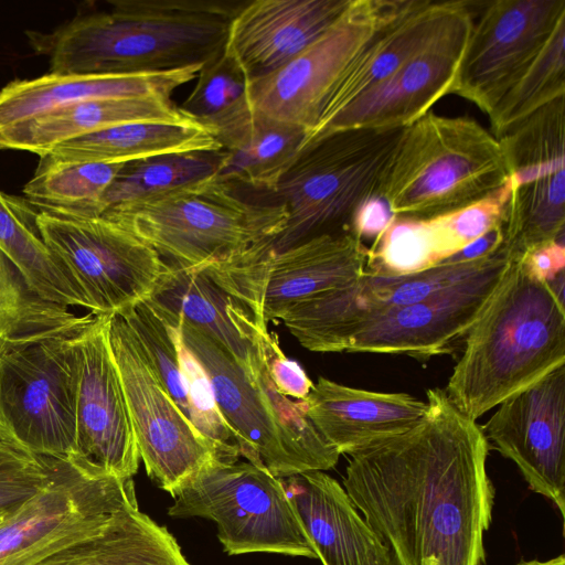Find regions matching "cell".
I'll list each match as a JSON object with an SVG mask.
<instances>
[{"mask_svg":"<svg viewBox=\"0 0 565 565\" xmlns=\"http://www.w3.org/2000/svg\"><path fill=\"white\" fill-rule=\"evenodd\" d=\"M411 430L349 455L343 488L399 565H483L490 445L441 388Z\"/></svg>","mask_w":565,"mask_h":565,"instance_id":"6da1fadb","label":"cell"},{"mask_svg":"<svg viewBox=\"0 0 565 565\" xmlns=\"http://www.w3.org/2000/svg\"><path fill=\"white\" fill-rule=\"evenodd\" d=\"M246 1L111 0L52 32L26 31L56 75L160 73L204 65L225 47Z\"/></svg>","mask_w":565,"mask_h":565,"instance_id":"7a4b0ae2","label":"cell"},{"mask_svg":"<svg viewBox=\"0 0 565 565\" xmlns=\"http://www.w3.org/2000/svg\"><path fill=\"white\" fill-rule=\"evenodd\" d=\"M565 365L564 296L511 258L444 388L476 420Z\"/></svg>","mask_w":565,"mask_h":565,"instance_id":"3957f363","label":"cell"},{"mask_svg":"<svg viewBox=\"0 0 565 565\" xmlns=\"http://www.w3.org/2000/svg\"><path fill=\"white\" fill-rule=\"evenodd\" d=\"M93 313L32 295L0 333V434L40 456L78 455L75 338Z\"/></svg>","mask_w":565,"mask_h":565,"instance_id":"277c9868","label":"cell"},{"mask_svg":"<svg viewBox=\"0 0 565 565\" xmlns=\"http://www.w3.org/2000/svg\"><path fill=\"white\" fill-rule=\"evenodd\" d=\"M508 178L492 132L467 116L428 111L402 129L377 195L394 216L429 217L490 196Z\"/></svg>","mask_w":565,"mask_h":565,"instance_id":"5b68a950","label":"cell"},{"mask_svg":"<svg viewBox=\"0 0 565 565\" xmlns=\"http://www.w3.org/2000/svg\"><path fill=\"white\" fill-rule=\"evenodd\" d=\"M103 216L182 269H200L269 242L287 221L282 204L243 200L213 177L111 206Z\"/></svg>","mask_w":565,"mask_h":565,"instance_id":"8992f818","label":"cell"},{"mask_svg":"<svg viewBox=\"0 0 565 565\" xmlns=\"http://www.w3.org/2000/svg\"><path fill=\"white\" fill-rule=\"evenodd\" d=\"M402 129L341 130L302 147L271 193L286 209L284 230L242 255L259 259L318 236L352 233L358 209L377 195Z\"/></svg>","mask_w":565,"mask_h":565,"instance_id":"52a82bcc","label":"cell"},{"mask_svg":"<svg viewBox=\"0 0 565 565\" xmlns=\"http://www.w3.org/2000/svg\"><path fill=\"white\" fill-rule=\"evenodd\" d=\"M173 499L168 514L213 521L228 555L276 553L318 558L284 480L264 467L213 459Z\"/></svg>","mask_w":565,"mask_h":565,"instance_id":"ba28073f","label":"cell"},{"mask_svg":"<svg viewBox=\"0 0 565 565\" xmlns=\"http://www.w3.org/2000/svg\"><path fill=\"white\" fill-rule=\"evenodd\" d=\"M565 103L557 98L498 139L509 178L503 246L515 257L564 241Z\"/></svg>","mask_w":565,"mask_h":565,"instance_id":"9c48e42d","label":"cell"},{"mask_svg":"<svg viewBox=\"0 0 565 565\" xmlns=\"http://www.w3.org/2000/svg\"><path fill=\"white\" fill-rule=\"evenodd\" d=\"M47 249L79 287L93 315H115L148 298L168 265L149 245L105 216L36 213Z\"/></svg>","mask_w":565,"mask_h":565,"instance_id":"30bf717a","label":"cell"},{"mask_svg":"<svg viewBox=\"0 0 565 565\" xmlns=\"http://www.w3.org/2000/svg\"><path fill=\"white\" fill-rule=\"evenodd\" d=\"M366 257L364 242L348 232L318 236L259 259L238 254L200 270L267 328L294 305L360 278Z\"/></svg>","mask_w":565,"mask_h":565,"instance_id":"8fae6325","label":"cell"},{"mask_svg":"<svg viewBox=\"0 0 565 565\" xmlns=\"http://www.w3.org/2000/svg\"><path fill=\"white\" fill-rule=\"evenodd\" d=\"M108 341L126 398L140 460L172 498L216 459L212 445L169 396L139 342L119 315H110Z\"/></svg>","mask_w":565,"mask_h":565,"instance_id":"7c38bea8","label":"cell"},{"mask_svg":"<svg viewBox=\"0 0 565 565\" xmlns=\"http://www.w3.org/2000/svg\"><path fill=\"white\" fill-rule=\"evenodd\" d=\"M482 4L450 94L471 102L489 117L565 21V0H494Z\"/></svg>","mask_w":565,"mask_h":565,"instance_id":"4fadbf2b","label":"cell"},{"mask_svg":"<svg viewBox=\"0 0 565 565\" xmlns=\"http://www.w3.org/2000/svg\"><path fill=\"white\" fill-rule=\"evenodd\" d=\"M395 1L352 0L341 19L294 60L248 81L253 114L300 127L307 137L342 72Z\"/></svg>","mask_w":565,"mask_h":565,"instance_id":"5bb4252c","label":"cell"},{"mask_svg":"<svg viewBox=\"0 0 565 565\" xmlns=\"http://www.w3.org/2000/svg\"><path fill=\"white\" fill-rule=\"evenodd\" d=\"M512 256L502 246L477 274L430 297L364 321L345 352L405 354L418 360L451 354L487 306Z\"/></svg>","mask_w":565,"mask_h":565,"instance_id":"9a60e30c","label":"cell"},{"mask_svg":"<svg viewBox=\"0 0 565 565\" xmlns=\"http://www.w3.org/2000/svg\"><path fill=\"white\" fill-rule=\"evenodd\" d=\"M494 254L472 262L441 263L408 275L380 276L364 273L345 286L294 305L279 320L309 351L345 352L350 338L371 317L394 307L418 302L473 276Z\"/></svg>","mask_w":565,"mask_h":565,"instance_id":"2e32d148","label":"cell"},{"mask_svg":"<svg viewBox=\"0 0 565 565\" xmlns=\"http://www.w3.org/2000/svg\"><path fill=\"white\" fill-rule=\"evenodd\" d=\"M179 321L182 341L204 367L241 456L281 479L306 471H326L322 461L280 422L263 385L262 371L257 379H252L221 343Z\"/></svg>","mask_w":565,"mask_h":565,"instance_id":"e0dca14e","label":"cell"},{"mask_svg":"<svg viewBox=\"0 0 565 565\" xmlns=\"http://www.w3.org/2000/svg\"><path fill=\"white\" fill-rule=\"evenodd\" d=\"M481 426L529 488L565 516V365L510 396Z\"/></svg>","mask_w":565,"mask_h":565,"instance_id":"ac0fdd59","label":"cell"},{"mask_svg":"<svg viewBox=\"0 0 565 565\" xmlns=\"http://www.w3.org/2000/svg\"><path fill=\"white\" fill-rule=\"evenodd\" d=\"M110 315H93L75 338L78 455L121 479H132L140 457L109 341Z\"/></svg>","mask_w":565,"mask_h":565,"instance_id":"d6986e66","label":"cell"},{"mask_svg":"<svg viewBox=\"0 0 565 565\" xmlns=\"http://www.w3.org/2000/svg\"><path fill=\"white\" fill-rule=\"evenodd\" d=\"M473 22V8L437 40L338 113L302 146L335 131L398 129L449 95Z\"/></svg>","mask_w":565,"mask_h":565,"instance_id":"ffe728a7","label":"cell"},{"mask_svg":"<svg viewBox=\"0 0 565 565\" xmlns=\"http://www.w3.org/2000/svg\"><path fill=\"white\" fill-rule=\"evenodd\" d=\"M473 3L459 0H396L392 11L342 72L316 127L306 139L443 35L472 9Z\"/></svg>","mask_w":565,"mask_h":565,"instance_id":"44dd1931","label":"cell"},{"mask_svg":"<svg viewBox=\"0 0 565 565\" xmlns=\"http://www.w3.org/2000/svg\"><path fill=\"white\" fill-rule=\"evenodd\" d=\"M352 0L246 1L231 21L224 51L248 81L279 70L348 11Z\"/></svg>","mask_w":565,"mask_h":565,"instance_id":"7402d4cb","label":"cell"},{"mask_svg":"<svg viewBox=\"0 0 565 565\" xmlns=\"http://www.w3.org/2000/svg\"><path fill=\"white\" fill-rule=\"evenodd\" d=\"M507 183L490 196L429 217L394 216L367 247L364 273L398 276L418 273L461 250L502 225Z\"/></svg>","mask_w":565,"mask_h":565,"instance_id":"603a6c76","label":"cell"},{"mask_svg":"<svg viewBox=\"0 0 565 565\" xmlns=\"http://www.w3.org/2000/svg\"><path fill=\"white\" fill-rule=\"evenodd\" d=\"M147 300L166 322L181 320L201 330L221 343L252 379L259 376L265 366L262 344L268 328L206 273L168 265Z\"/></svg>","mask_w":565,"mask_h":565,"instance_id":"cb8c5ba5","label":"cell"},{"mask_svg":"<svg viewBox=\"0 0 565 565\" xmlns=\"http://www.w3.org/2000/svg\"><path fill=\"white\" fill-rule=\"evenodd\" d=\"M305 413L340 455H351L415 427L428 405L407 393L373 392L320 376L302 399Z\"/></svg>","mask_w":565,"mask_h":565,"instance_id":"d4e9b609","label":"cell"},{"mask_svg":"<svg viewBox=\"0 0 565 565\" xmlns=\"http://www.w3.org/2000/svg\"><path fill=\"white\" fill-rule=\"evenodd\" d=\"M282 480L322 565H388V548L335 479L313 470Z\"/></svg>","mask_w":565,"mask_h":565,"instance_id":"484cf974","label":"cell"},{"mask_svg":"<svg viewBox=\"0 0 565 565\" xmlns=\"http://www.w3.org/2000/svg\"><path fill=\"white\" fill-rule=\"evenodd\" d=\"M203 65L169 72L108 75L46 74L15 79L0 89V131L77 102L164 96L194 79Z\"/></svg>","mask_w":565,"mask_h":565,"instance_id":"4316f807","label":"cell"},{"mask_svg":"<svg viewBox=\"0 0 565 565\" xmlns=\"http://www.w3.org/2000/svg\"><path fill=\"white\" fill-rule=\"evenodd\" d=\"M128 122L199 124L164 96L87 99L1 130L0 149L40 157L61 142Z\"/></svg>","mask_w":565,"mask_h":565,"instance_id":"83f0119b","label":"cell"},{"mask_svg":"<svg viewBox=\"0 0 565 565\" xmlns=\"http://www.w3.org/2000/svg\"><path fill=\"white\" fill-rule=\"evenodd\" d=\"M221 149L213 134L200 124L128 122L58 143L40 156L38 168L126 163L166 153Z\"/></svg>","mask_w":565,"mask_h":565,"instance_id":"f1b7e54d","label":"cell"},{"mask_svg":"<svg viewBox=\"0 0 565 565\" xmlns=\"http://www.w3.org/2000/svg\"><path fill=\"white\" fill-rule=\"evenodd\" d=\"M35 565H190L166 526L139 510L119 512L100 533L65 547Z\"/></svg>","mask_w":565,"mask_h":565,"instance_id":"f546056e","label":"cell"},{"mask_svg":"<svg viewBox=\"0 0 565 565\" xmlns=\"http://www.w3.org/2000/svg\"><path fill=\"white\" fill-rule=\"evenodd\" d=\"M20 198L0 192V248L43 301L89 311L79 287L54 259L36 226V213Z\"/></svg>","mask_w":565,"mask_h":565,"instance_id":"4dcf8cb0","label":"cell"},{"mask_svg":"<svg viewBox=\"0 0 565 565\" xmlns=\"http://www.w3.org/2000/svg\"><path fill=\"white\" fill-rule=\"evenodd\" d=\"M179 108L209 129L222 149L234 147L250 129L254 114L248 78L238 63L223 51L205 63Z\"/></svg>","mask_w":565,"mask_h":565,"instance_id":"1f68e13d","label":"cell"},{"mask_svg":"<svg viewBox=\"0 0 565 565\" xmlns=\"http://www.w3.org/2000/svg\"><path fill=\"white\" fill-rule=\"evenodd\" d=\"M306 135L300 127L254 115L248 132L224 150L213 178L233 188L244 184L271 194L300 151Z\"/></svg>","mask_w":565,"mask_h":565,"instance_id":"d6a6232c","label":"cell"},{"mask_svg":"<svg viewBox=\"0 0 565 565\" xmlns=\"http://www.w3.org/2000/svg\"><path fill=\"white\" fill-rule=\"evenodd\" d=\"M124 164L85 162L38 168L23 193L40 212L76 218L102 216L103 198Z\"/></svg>","mask_w":565,"mask_h":565,"instance_id":"836d02e7","label":"cell"},{"mask_svg":"<svg viewBox=\"0 0 565 565\" xmlns=\"http://www.w3.org/2000/svg\"><path fill=\"white\" fill-rule=\"evenodd\" d=\"M224 153V149L195 150L126 162L103 198L105 211L213 177Z\"/></svg>","mask_w":565,"mask_h":565,"instance_id":"e575fe53","label":"cell"},{"mask_svg":"<svg viewBox=\"0 0 565 565\" xmlns=\"http://www.w3.org/2000/svg\"><path fill=\"white\" fill-rule=\"evenodd\" d=\"M565 94V21L558 24L536 60L489 116L499 138L519 121Z\"/></svg>","mask_w":565,"mask_h":565,"instance_id":"d590c367","label":"cell"},{"mask_svg":"<svg viewBox=\"0 0 565 565\" xmlns=\"http://www.w3.org/2000/svg\"><path fill=\"white\" fill-rule=\"evenodd\" d=\"M168 326L177 344L180 367L186 388L190 422L212 445L216 454V460L222 462L237 461L241 456L237 441L218 409L204 367L183 343L180 321L175 326L169 323Z\"/></svg>","mask_w":565,"mask_h":565,"instance_id":"8d00e7d4","label":"cell"},{"mask_svg":"<svg viewBox=\"0 0 565 565\" xmlns=\"http://www.w3.org/2000/svg\"><path fill=\"white\" fill-rule=\"evenodd\" d=\"M115 315L131 329L159 382L189 419L185 383L168 323L147 298Z\"/></svg>","mask_w":565,"mask_h":565,"instance_id":"74e56055","label":"cell"},{"mask_svg":"<svg viewBox=\"0 0 565 565\" xmlns=\"http://www.w3.org/2000/svg\"><path fill=\"white\" fill-rule=\"evenodd\" d=\"M50 456H40L0 434V513L12 512L51 480Z\"/></svg>","mask_w":565,"mask_h":565,"instance_id":"f35d334b","label":"cell"},{"mask_svg":"<svg viewBox=\"0 0 565 565\" xmlns=\"http://www.w3.org/2000/svg\"><path fill=\"white\" fill-rule=\"evenodd\" d=\"M262 350L268 375L275 388L287 397L305 399L313 387V383L297 361L290 360L284 354L275 333L267 334Z\"/></svg>","mask_w":565,"mask_h":565,"instance_id":"ab89813d","label":"cell"},{"mask_svg":"<svg viewBox=\"0 0 565 565\" xmlns=\"http://www.w3.org/2000/svg\"><path fill=\"white\" fill-rule=\"evenodd\" d=\"M32 295L18 269L0 248V333L21 316Z\"/></svg>","mask_w":565,"mask_h":565,"instance_id":"60d3db41","label":"cell"},{"mask_svg":"<svg viewBox=\"0 0 565 565\" xmlns=\"http://www.w3.org/2000/svg\"><path fill=\"white\" fill-rule=\"evenodd\" d=\"M394 215L386 201L374 195L367 199L354 214L351 232L362 242L365 238L373 241L386 228Z\"/></svg>","mask_w":565,"mask_h":565,"instance_id":"b9f144b4","label":"cell"},{"mask_svg":"<svg viewBox=\"0 0 565 565\" xmlns=\"http://www.w3.org/2000/svg\"><path fill=\"white\" fill-rule=\"evenodd\" d=\"M526 266L540 278L553 282L564 275V241L553 242L521 256Z\"/></svg>","mask_w":565,"mask_h":565,"instance_id":"7bdbcfd3","label":"cell"},{"mask_svg":"<svg viewBox=\"0 0 565 565\" xmlns=\"http://www.w3.org/2000/svg\"><path fill=\"white\" fill-rule=\"evenodd\" d=\"M516 565H565V556L563 554H561V555L553 557L551 559H547V561L533 559V561L521 562Z\"/></svg>","mask_w":565,"mask_h":565,"instance_id":"ee69618b","label":"cell"},{"mask_svg":"<svg viewBox=\"0 0 565 565\" xmlns=\"http://www.w3.org/2000/svg\"><path fill=\"white\" fill-rule=\"evenodd\" d=\"M17 510V509H15ZM14 510V511H15ZM13 512V511H12ZM12 512L0 513V525L9 518Z\"/></svg>","mask_w":565,"mask_h":565,"instance_id":"f6af8a7d","label":"cell"},{"mask_svg":"<svg viewBox=\"0 0 565 565\" xmlns=\"http://www.w3.org/2000/svg\"><path fill=\"white\" fill-rule=\"evenodd\" d=\"M388 565H399L396 561L395 556L390 552V563Z\"/></svg>","mask_w":565,"mask_h":565,"instance_id":"bcb514c9","label":"cell"}]
</instances>
